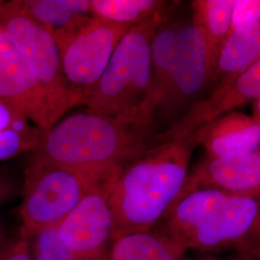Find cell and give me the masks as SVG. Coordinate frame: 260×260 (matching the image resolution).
Wrapping results in <instances>:
<instances>
[{
  "label": "cell",
  "instance_id": "obj_1",
  "mask_svg": "<svg viewBox=\"0 0 260 260\" xmlns=\"http://www.w3.org/2000/svg\"><path fill=\"white\" fill-rule=\"evenodd\" d=\"M199 145L196 133L165 131L121 168L111 193L114 239L157 226L181 193Z\"/></svg>",
  "mask_w": 260,
  "mask_h": 260
},
{
  "label": "cell",
  "instance_id": "obj_2",
  "mask_svg": "<svg viewBox=\"0 0 260 260\" xmlns=\"http://www.w3.org/2000/svg\"><path fill=\"white\" fill-rule=\"evenodd\" d=\"M149 124L84 110L56 122L33 155L87 173L121 169L160 138Z\"/></svg>",
  "mask_w": 260,
  "mask_h": 260
},
{
  "label": "cell",
  "instance_id": "obj_3",
  "mask_svg": "<svg viewBox=\"0 0 260 260\" xmlns=\"http://www.w3.org/2000/svg\"><path fill=\"white\" fill-rule=\"evenodd\" d=\"M172 11L132 26L123 35L102 78L84 101L87 110L152 126L150 44L159 22Z\"/></svg>",
  "mask_w": 260,
  "mask_h": 260
},
{
  "label": "cell",
  "instance_id": "obj_4",
  "mask_svg": "<svg viewBox=\"0 0 260 260\" xmlns=\"http://www.w3.org/2000/svg\"><path fill=\"white\" fill-rule=\"evenodd\" d=\"M103 174L87 173L32 155L23 175L21 228L36 231L59 225Z\"/></svg>",
  "mask_w": 260,
  "mask_h": 260
},
{
  "label": "cell",
  "instance_id": "obj_5",
  "mask_svg": "<svg viewBox=\"0 0 260 260\" xmlns=\"http://www.w3.org/2000/svg\"><path fill=\"white\" fill-rule=\"evenodd\" d=\"M0 26L25 60L55 124L76 105L64 79L60 47L54 38L26 16L15 1L2 2Z\"/></svg>",
  "mask_w": 260,
  "mask_h": 260
},
{
  "label": "cell",
  "instance_id": "obj_6",
  "mask_svg": "<svg viewBox=\"0 0 260 260\" xmlns=\"http://www.w3.org/2000/svg\"><path fill=\"white\" fill-rule=\"evenodd\" d=\"M212 77L213 67L205 39L192 19L181 20L173 73L151 120L154 129L159 133L166 131L205 99L211 89Z\"/></svg>",
  "mask_w": 260,
  "mask_h": 260
},
{
  "label": "cell",
  "instance_id": "obj_7",
  "mask_svg": "<svg viewBox=\"0 0 260 260\" xmlns=\"http://www.w3.org/2000/svg\"><path fill=\"white\" fill-rule=\"evenodd\" d=\"M121 169L103 174L75 209L57 225L67 247L78 260H106L114 242L111 193Z\"/></svg>",
  "mask_w": 260,
  "mask_h": 260
},
{
  "label": "cell",
  "instance_id": "obj_8",
  "mask_svg": "<svg viewBox=\"0 0 260 260\" xmlns=\"http://www.w3.org/2000/svg\"><path fill=\"white\" fill-rule=\"evenodd\" d=\"M129 28L92 18L60 48L64 79L76 105L92 93Z\"/></svg>",
  "mask_w": 260,
  "mask_h": 260
},
{
  "label": "cell",
  "instance_id": "obj_9",
  "mask_svg": "<svg viewBox=\"0 0 260 260\" xmlns=\"http://www.w3.org/2000/svg\"><path fill=\"white\" fill-rule=\"evenodd\" d=\"M260 197L229 195L208 214L184 245V250L240 251L256 220Z\"/></svg>",
  "mask_w": 260,
  "mask_h": 260
},
{
  "label": "cell",
  "instance_id": "obj_10",
  "mask_svg": "<svg viewBox=\"0 0 260 260\" xmlns=\"http://www.w3.org/2000/svg\"><path fill=\"white\" fill-rule=\"evenodd\" d=\"M0 102L13 104L47 134L54 125L44 93L18 48L0 26Z\"/></svg>",
  "mask_w": 260,
  "mask_h": 260
},
{
  "label": "cell",
  "instance_id": "obj_11",
  "mask_svg": "<svg viewBox=\"0 0 260 260\" xmlns=\"http://www.w3.org/2000/svg\"><path fill=\"white\" fill-rule=\"evenodd\" d=\"M201 189L260 197V151L205 158L189 172L178 197Z\"/></svg>",
  "mask_w": 260,
  "mask_h": 260
},
{
  "label": "cell",
  "instance_id": "obj_12",
  "mask_svg": "<svg viewBox=\"0 0 260 260\" xmlns=\"http://www.w3.org/2000/svg\"><path fill=\"white\" fill-rule=\"evenodd\" d=\"M259 96L260 59L231 82L215 87L166 131L175 135H189Z\"/></svg>",
  "mask_w": 260,
  "mask_h": 260
},
{
  "label": "cell",
  "instance_id": "obj_13",
  "mask_svg": "<svg viewBox=\"0 0 260 260\" xmlns=\"http://www.w3.org/2000/svg\"><path fill=\"white\" fill-rule=\"evenodd\" d=\"M194 133L207 157L260 151V120L254 116L230 112Z\"/></svg>",
  "mask_w": 260,
  "mask_h": 260
},
{
  "label": "cell",
  "instance_id": "obj_14",
  "mask_svg": "<svg viewBox=\"0 0 260 260\" xmlns=\"http://www.w3.org/2000/svg\"><path fill=\"white\" fill-rule=\"evenodd\" d=\"M260 59V20L233 31L221 48L214 67L211 90L229 83ZM209 91V92H210Z\"/></svg>",
  "mask_w": 260,
  "mask_h": 260
},
{
  "label": "cell",
  "instance_id": "obj_15",
  "mask_svg": "<svg viewBox=\"0 0 260 260\" xmlns=\"http://www.w3.org/2000/svg\"><path fill=\"white\" fill-rule=\"evenodd\" d=\"M172 12L161 19L150 44L152 82L150 123L154 112L166 93L176 59L177 34L181 20L174 19Z\"/></svg>",
  "mask_w": 260,
  "mask_h": 260
},
{
  "label": "cell",
  "instance_id": "obj_16",
  "mask_svg": "<svg viewBox=\"0 0 260 260\" xmlns=\"http://www.w3.org/2000/svg\"><path fill=\"white\" fill-rule=\"evenodd\" d=\"M17 6L54 38L59 47L75 36L92 19L69 8L67 0H15Z\"/></svg>",
  "mask_w": 260,
  "mask_h": 260
},
{
  "label": "cell",
  "instance_id": "obj_17",
  "mask_svg": "<svg viewBox=\"0 0 260 260\" xmlns=\"http://www.w3.org/2000/svg\"><path fill=\"white\" fill-rule=\"evenodd\" d=\"M234 5L235 0H196L191 4V19L205 39L213 72L219 52L233 33Z\"/></svg>",
  "mask_w": 260,
  "mask_h": 260
},
{
  "label": "cell",
  "instance_id": "obj_18",
  "mask_svg": "<svg viewBox=\"0 0 260 260\" xmlns=\"http://www.w3.org/2000/svg\"><path fill=\"white\" fill-rule=\"evenodd\" d=\"M44 133L19 107L0 102V161L37 150Z\"/></svg>",
  "mask_w": 260,
  "mask_h": 260
},
{
  "label": "cell",
  "instance_id": "obj_19",
  "mask_svg": "<svg viewBox=\"0 0 260 260\" xmlns=\"http://www.w3.org/2000/svg\"><path fill=\"white\" fill-rule=\"evenodd\" d=\"M184 251L157 230L115 239L106 260H181Z\"/></svg>",
  "mask_w": 260,
  "mask_h": 260
},
{
  "label": "cell",
  "instance_id": "obj_20",
  "mask_svg": "<svg viewBox=\"0 0 260 260\" xmlns=\"http://www.w3.org/2000/svg\"><path fill=\"white\" fill-rule=\"evenodd\" d=\"M175 6L176 2L161 0H91L93 18L129 27L169 12Z\"/></svg>",
  "mask_w": 260,
  "mask_h": 260
},
{
  "label": "cell",
  "instance_id": "obj_21",
  "mask_svg": "<svg viewBox=\"0 0 260 260\" xmlns=\"http://www.w3.org/2000/svg\"><path fill=\"white\" fill-rule=\"evenodd\" d=\"M21 229L25 234L30 260H78L62 241L57 226L36 231Z\"/></svg>",
  "mask_w": 260,
  "mask_h": 260
},
{
  "label": "cell",
  "instance_id": "obj_22",
  "mask_svg": "<svg viewBox=\"0 0 260 260\" xmlns=\"http://www.w3.org/2000/svg\"><path fill=\"white\" fill-rule=\"evenodd\" d=\"M260 20V0H235L233 32Z\"/></svg>",
  "mask_w": 260,
  "mask_h": 260
},
{
  "label": "cell",
  "instance_id": "obj_23",
  "mask_svg": "<svg viewBox=\"0 0 260 260\" xmlns=\"http://www.w3.org/2000/svg\"><path fill=\"white\" fill-rule=\"evenodd\" d=\"M0 260H30L25 234L21 228L19 229L18 234L12 237Z\"/></svg>",
  "mask_w": 260,
  "mask_h": 260
},
{
  "label": "cell",
  "instance_id": "obj_24",
  "mask_svg": "<svg viewBox=\"0 0 260 260\" xmlns=\"http://www.w3.org/2000/svg\"><path fill=\"white\" fill-rule=\"evenodd\" d=\"M240 251H251V252H255V253H260V200L259 210H258L256 220L253 223L251 233L249 234L247 240L245 242V244Z\"/></svg>",
  "mask_w": 260,
  "mask_h": 260
},
{
  "label": "cell",
  "instance_id": "obj_25",
  "mask_svg": "<svg viewBox=\"0 0 260 260\" xmlns=\"http://www.w3.org/2000/svg\"><path fill=\"white\" fill-rule=\"evenodd\" d=\"M14 191L15 190L12 183L9 180L2 177V175L0 174V205L5 203L7 200H9L13 195Z\"/></svg>",
  "mask_w": 260,
  "mask_h": 260
},
{
  "label": "cell",
  "instance_id": "obj_26",
  "mask_svg": "<svg viewBox=\"0 0 260 260\" xmlns=\"http://www.w3.org/2000/svg\"><path fill=\"white\" fill-rule=\"evenodd\" d=\"M13 236H10L4 223L0 221V259L6 251Z\"/></svg>",
  "mask_w": 260,
  "mask_h": 260
},
{
  "label": "cell",
  "instance_id": "obj_27",
  "mask_svg": "<svg viewBox=\"0 0 260 260\" xmlns=\"http://www.w3.org/2000/svg\"><path fill=\"white\" fill-rule=\"evenodd\" d=\"M239 253L232 257V258H228V259L223 260H260V255L254 253V252H251V251H238ZM183 260V258L182 259ZM185 260H218V259H206V258H190V259Z\"/></svg>",
  "mask_w": 260,
  "mask_h": 260
},
{
  "label": "cell",
  "instance_id": "obj_28",
  "mask_svg": "<svg viewBox=\"0 0 260 260\" xmlns=\"http://www.w3.org/2000/svg\"><path fill=\"white\" fill-rule=\"evenodd\" d=\"M253 115L255 118L260 120V96L253 102Z\"/></svg>",
  "mask_w": 260,
  "mask_h": 260
},
{
  "label": "cell",
  "instance_id": "obj_29",
  "mask_svg": "<svg viewBox=\"0 0 260 260\" xmlns=\"http://www.w3.org/2000/svg\"><path fill=\"white\" fill-rule=\"evenodd\" d=\"M2 2H3V1H0V6H1V4H2Z\"/></svg>",
  "mask_w": 260,
  "mask_h": 260
},
{
  "label": "cell",
  "instance_id": "obj_30",
  "mask_svg": "<svg viewBox=\"0 0 260 260\" xmlns=\"http://www.w3.org/2000/svg\"><path fill=\"white\" fill-rule=\"evenodd\" d=\"M258 254H260V253H258Z\"/></svg>",
  "mask_w": 260,
  "mask_h": 260
}]
</instances>
